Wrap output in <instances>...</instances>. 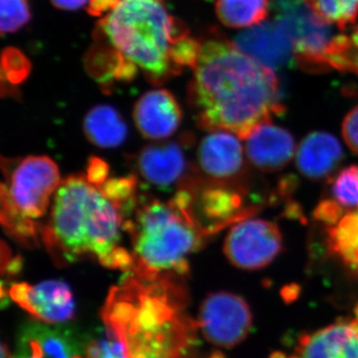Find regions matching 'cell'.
Segmentation results:
<instances>
[{"mask_svg":"<svg viewBox=\"0 0 358 358\" xmlns=\"http://www.w3.org/2000/svg\"><path fill=\"white\" fill-rule=\"evenodd\" d=\"M348 213L334 199L322 200L315 209V217L320 222L336 225Z\"/></svg>","mask_w":358,"mask_h":358,"instance_id":"30","label":"cell"},{"mask_svg":"<svg viewBox=\"0 0 358 358\" xmlns=\"http://www.w3.org/2000/svg\"><path fill=\"white\" fill-rule=\"evenodd\" d=\"M182 288L166 274L129 272L110 289L102 320L129 358H188L199 345V322L186 310Z\"/></svg>","mask_w":358,"mask_h":358,"instance_id":"2","label":"cell"},{"mask_svg":"<svg viewBox=\"0 0 358 358\" xmlns=\"http://www.w3.org/2000/svg\"><path fill=\"white\" fill-rule=\"evenodd\" d=\"M197 322L209 343L230 348L248 336L253 315L242 296L229 292H217L209 294L202 303Z\"/></svg>","mask_w":358,"mask_h":358,"instance_id":"9","label":"cell"},{"mask_svg":"<svg viewBox=\"0 0 358 358\" xmlns=\"http://www.w3.org/2000/svg\"><path fill=\"white\" fill-rule=\"evenodd\" d=\"M88 336L71 327L41 322L23 324L13 358H87Z\"/></svg>","mask_w":358,"mask_h":358,"instance_id":"10","label":"cell"},{"mask_svg":"<svg viewBox=\"0 0 358 358\" xmlns=\"http://www.w3.org/2000/svg\"><path fill=\"white\" fill-rule=\"evenodd\" d=\"M268 0H217L216 14L224 25L245 28L264 22L268 16Z\"/></svg>","mask_w":358,"mask_h":358,"instance_id":"23","label":"cell"},{"mask_svg":"<svg viewBox=\"0 0 358 358\" xmlns=\"http://www.w3.org/2000/svg\"><path fill=\"white\" fill-rule=\"evenodd\" d=\"M327 244L353 275L358 277V219L357 212H348L338 223L327 228Z\"/></svg>","mask_w":358,"mask_h":358,"instance_id":"22","label":"cell"},{"mask_svg":"<svg viewBox=\"0 0 358 358\" xmlns=\"http://www.w3.org/2000/svg\"><path fill=\"white\" fill-rule=\"evenodd\" d=\"M1 204L2 224L10 234L25 242L36 239V229L32 219L21 214L6 195L1 194Z\"/></svg>","mask_w":358,"mask_h":358,"instance_id":"26","label":"cell"},{"mask_svg":"<svg viewBox=\"0 0 358 358\" xmlns=\"http://www.w3.org/2000/svg\"><path fill=\"white\" fill-rule=\"evenodd\" d=\"M134 120L145 138L164 140L173 136L180 126L182 110L171 92L152 90L143 94L134 105Z\"/></svg>","mask_w":358,"mask_h":358,"instance_id":"14","label":"cell"},{"mask_svg":"<svg viewBox=\"0 0 358 358\" xmlns=\"http://www.w3.org/2000/svg\"><path fill=\"white\" fill-rule=\"evenodd\" d=\"M197 160L202 173L217 185L229 182L242 173L244 152L239 136L231 131H209L200 143Z\"/></svg>","mask_w":358,"mask_h":358,"instance_id":"13","label":"cell"},{"mask_svg":"<svg viewBox=\"0 0 358 358\" xmlns=\"http://www.w3.org/2000/svg\"><path fill=\"white\" fill-rule=\"evenodd\" d=\"M134 208L115 199L102 182L88 176H69L54 195L50 216L40 234L59 262L91 257L105 267L131 272L133 255L121 243Z\"/></svg>","mask_w":358,"mask_h":358,"instance_id":"3","label":"cell"},{"mask_svg":"<svg viewBox=\"0 0 358 358\" xmlns=\"http://www.w3.org/2000/svg\"><path fill=\"white\" fill-rule=\"evenodd\" d=\"M355 211H357V218H358V209H357V210H355Z\"/></svg>","mask_w":358,"mask_h":358,"instance_id":"37","label":"cell"},{"mask_svg":"<svg viewBox=\"0 0 358 358\" xmlns=\"http://www.w3.org/2000/svg\"><path fill=\"white\" fill-rule=\"evenodd\" d=\"M331 193L346 212L358 209V166H348L334 178Z\"/></svg>","mask_w":358,"mask_h":358,"instance_id":"25","label":"cell"},{"mask_svg":"<svg viewBox=\"0 0 358 358\" xmlns=\"http://www.w3.org/2000/svg\"><path fill=\"white\" fill-rule=\"evenodd\" d=\"M32 64L24 53L15 47H6L1 54V79L11 85L25 81L31 72Z\"/></svg>","mask_w":358,"mask_h":358,"instance_id":"27","label":"cell"},{"mask_svg":"<svg viewBox=\"0 0 358 358\" xmlns=\"http://www.w3.org/2000/svg\"><path fill=\"white\" fill-rule=\"evenodd\" d=\"M193 195L179 190L167 201L152 199L138 202L126 223V232L133 245L134 266L131 272L143 277L174 273L185 275L189 270L187 257L202 246L212 234L203 228L193 212Z\"/></svg>","mask_w":358,"mask_h":358,"instance_id":"4","label":"cell"},{"mask_svg":"<svg viewBox=\"0 0 358 358\" xmlns=\"http://www.w3.org/2000/svg\"><path fill=\"white\" fill-rule=\"evenodd\" d=\"M83 129L92 143L103 148L121 145L128 136V127L115 108L95 106L85 117Z\"/></svg>","mask_w":358,"mask_h":358,"instance_id":"20","label":"cell"},{"mask_svg":"<svg viewBox=\"0 0 358 358\" xmlns=\"http://www.w3.org/2000/svg\"><path fill=\"white\" fill-rule=\"evenodd\" d=\"M245 141L249 162L265 173L281 171L296 152L293 134L272 122L259 124Z\"/></svg>","mask_w":358,"mask_h":358,"instance_id":"15","label":"cell"},{"mask_svg":"<svg viewBox=\"0 0 358 358\" xmlns=\"http://www.w3.org/2000/svg\"><path fill=\"white\" fill-rule=\"evenodd\" d=\"M173 16L164 0H122L96 23V41L109 39L127 57L140 66L152 84L164 83L181 71L169 59Z\"/></svg>","mask_w":358,"mask_h":358,"instance_id":"5","label":"cell"},{"mask_svg":"<svg viewBox=\"0 0 358 358\" xmlns=\"http://www.w3.org/2000/svg\"><path fill=\"white\" fill-rule=\"evenodd\" d=\"M355 313H357V319H358V303L357 306V308H355Z\"/></svg>","mask_w":358,"mask_h":358,"instance_id":"36","label":"cell"},{"mask_svg":"<svg viewBox=\"0 0 358 358\" xmlns=\"http://www.w3.org/2000/svg\"><path fill=\"white\" fill-rule=\"evenodd\" d=\"M120 3L121 0H89L87 13L92 16H103L114 11Z\"/></svg>","mask_w":358,"mask_h":358,"instance_id":"32","label":"cell"},{"mask_svg":"<svg viewBox=\"0 0 358 358\" xmlns=\"http://www.w3.org/2000/svg\"><path fill=\"white\" fill-rule=\"evenodd\" d=\"M206 358H225V357H224L222 353L216 352L211 353V355H209V357H207Z\"/></svg>","mask_w":358,"mask_h":358,"instance_id":"35","label":"cell"},{"mask_svg":"<svg viewBox=\"0 0 358 358\" xmlns=\"http://www.w3.org/2000/svg\"><path fill=\"white\" fill-rule=\"evenodd\" d=\"M136 166L148 183L166 189L185 178L187 159L183 145L169 141L143 148L136 157Z\"/></svg>","mask_w":358,"mask_h":358,"instance_id":"17","label":"cell"},{"mask_svg":"<svg viewBox=\"0 0 358 358\" xmlns=\"http://www.w3.org/2000/svg\"><path fill=\"white\" fill-rule=\"evenodd\" d=\"M352 40L353 45H355V50H357V70H355V74L358 75V26L355 28V31H353Z\"/></svg>","mask_w":358,"mask_h":358,"instance_id":"34","label":"cell"},{"mask_svg":"<svg viewBox=\"0 0 358 358\" xmlns=\"http://www.w3.org/2000/svg\"><path fill=\"white\" fill-rule=\"evenodd\" d=\"M202 46L196 39L186 38L178 43L171 44L169 59L178 69L189 67L194 69L201 55Z\"/></svg>","mask_w":358,"mask_h":358,"instance_id":"29","label":"cell"},{"mask_svg":"<svg viewBox=\"0 0 358 358\" xmlns=\"http://www.w3.org/2000/svg\"><path fill=\"white\" fill-rule=\"evenodd\" d=\"M313 13L341 31L355 24L358 17V0H306Z\"/></svg>","mask_w":358,"mask_h":358,"instance_id":"24","label":"cell"},{"mask_svg":"<svg viewBox=\"0 0 358 358\" xmlns=\"http://www.w3.org/2000/svg\"><path fill=\"white\" fill-rule=\"evenodd\" d=\"M88 0H51L52 4L56 8L62 10H77L87 3Z\"/></svg>","mask_w":358,"mask_h":358,"instance_id":"33","label":"cell"},{"mask_svg":"<svg viewBox=\"0 0 358 358\" xmlns=\"http://www.w3.org/2000/svg\"><path fill=\"white\" fill-rule=\"evenodd\" d=\"M242 197L240 193L223 185L210 186L201 195L200 206L209 220L215 221V227L221 230L229 223H237L247 218L248 210L240 212Z\"/></svg>","mask_w":358,"mask_h":358,"instance_id":"21","label":"cell"},{"mask_svg":"<svg viewBox=\"0 0 358 358\" xmlns=\"http://www.w3.org/2000/svg\"><path fill=\"white\" fill-rule=\"evenodd\" d=\"M235 46L257 62L273 70L294 63V44L279 21L260 23L240 33Z\"/></svg>","mask_w":358,"mask_h":358,"instance_id":"12","label":"cell"},{"mask_svg":"<svg viewBox=\"0 0 358 358\" xmlns=\"http://www.w3.org/2000/svg\"><path fill=\"white\" fill-rule=\"evenodd\" d=\"M341 133L348 147L358 155V106L345 115Z\"/></svg>","mask_w":358,"mask_h":358,"instance_id":"31","label":"cell"},{"mask_svg":"<svg viewBox=\"0 0 358 358\" xmlns=\"http://www.w3.org/2000/svg\"><path fill=\"white\" fill-rule=\"evenodd\" d=\"M87 73L103 89H110L115 81H133L138 73L136 63L114 45L96 41L84 56Z\"/></svg>","mask_w":358,"mask_h":358,"instance_id":"19","label":"cell"},{"mask_svg":"<svg viewBox=\"0 0 358 358\" xmlns=\"http://www.w3.org/2000/svg\"><path fill=\"white\" fill-rule=\"evenodd\" d=\"M279 21L294 44V64L310 73L331 69L327 55L334 37L333 28L313 13L306 0H273Z\"/></svg>","mask_w":358,"mask_h":358,"instance_id":"6","label":"cell"},{"mask_svg":"<svg viewBox=\"0 0 358 358\" xmlns=\"http://www.w3.org/2000/svg\"><path fill=\"white\" fill-rule=\"evenodd\" d=\"M296 152V169L301 176L315 181L331 176L345 155L338 138L322 131L308 134Z\"/></svg>","mask_w":358,"mask_h":358,"instance_id":"18","label":"cell"},{"mask_svg":"<svg viewBox=\"0 0 358 358\" xmlns=\"http://www.w3.org/2000/svg\"><path fill=\"white\" fill-rule=\"evenodd\" d=\"M61 182L57 164L50 157H28L14 166L8 185H2L1 194L25 217L33 220L45 215Z\"/></svg>","mask_w":358,"mask_h":358,"instance_id":"7","label":"cell"},{"mask_svg":"<svg viewBox=\"0 0 358 358\" xmlns=\"http://www.w3.org/2000/svg\"><path fill=\"white\" fill-rule=\"evenodd\" d=\"M0 30L2 35L18 31L31 20V11L28 0H0Z\"/></svg>","mask_w":358,"mask_h":358,"instance_id":"28","label":"cell"},{"mask_svg":"<svg viewBox=\"0 0 358 358\" xmlns=\"http://www.w3.org/2000/svg\"><path fill=\"white\" fill-rule=\"evenodd\" d=\"M9 296L33 317L45 324H61L73 319L76 303L69 285L49 280L36 285L13 284Z\"/></svg>","mask_w":358,"mask_h":358,"instance_id":"11","label":"cell"},{"mask_svg":"<svg viewBox=\"0 0 358 358\" xmlns=\"http://www.w3.org/2000/svg\"><path fill=\"white\" fill-rule=\"evenodd\" d=\"M289 358H358V319L336 324L299 338L296 355Z\"/></svg>","mask_w":358,"mask_h":358,"instance_id":"16","label":"cell"},{"mask_svg":"<svg viewBox=\"0 0 358 358\" xmlns=\"http://www.w3.org/2000/svg\"><path fill=\"white\" fill-rule=\"evenodd\" d=\"M188 91L200 128L224 129L246 140L263 122L284 114L275 71L257 62L228 40L202 45Z\"/></svg>","mask_w":358,"mask_h":358,"instance_id":"1","label":"cell"},{"mask_svg":"<svg viewBox=\"0 0 358 358\" xmlns=\"http://www.w3.org/2000/svg\"><path fill=\"white\" fill-rule=\"evenodd\" d=\"M282 236L277 224L245 218L232 226L224 242V254L235 267L246 271L265 268L280 255Z\"/></svg>","mask_w":358,"mask_h":358,"instance_id":"8","label":"cell"}]
</instances>
